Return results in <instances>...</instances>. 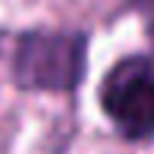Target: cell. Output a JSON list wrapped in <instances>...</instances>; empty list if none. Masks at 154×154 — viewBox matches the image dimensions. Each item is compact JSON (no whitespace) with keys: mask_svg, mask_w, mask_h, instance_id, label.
I'll list each match as a JSON object with an SVG mask.
<instances>
[{"mask_svg":"<svg viewBox=\"0 0 154 154\" xmlns=\"http://www.w3.org/2000/svg\"><path fill=\"white\" fill-rule=\"evenodd\" d=\"M97 103L115 136L142 145L154 139V48L127 51L112 60L100 82Z\"/></svg>","mask_w":154,"mask_h":154,"instance_id":"cell-2","label":"cell"},{"mask_svg":"<svg viewBox=\"0 0 154 154\" xmlns=\"http://www.w3.org/2000/svg\"><path fill=\"white\" fill-rule=\"evenodd\" d=\"M88 51L82 27H24L9 51V82L21 94L72 97L88 79Z\"/></svg>","mask_w":154,"mask_h":154,"instance_id":"cell-1","label":"cell"},{"mask_svg":"<svg viewBox=\"0 0 154 154\" xmlns=\"http://www.w3.org/2000/svg\"><path fill=\"white\" fill-rule=\"evenodd\" d=\"M145 36H148V39L154 42V15H151V18L145 21Z\"/></svg>","mask_w":154,"mask_h":154,"instance_id":"cell-3","label":"cell"}]
</instances>
